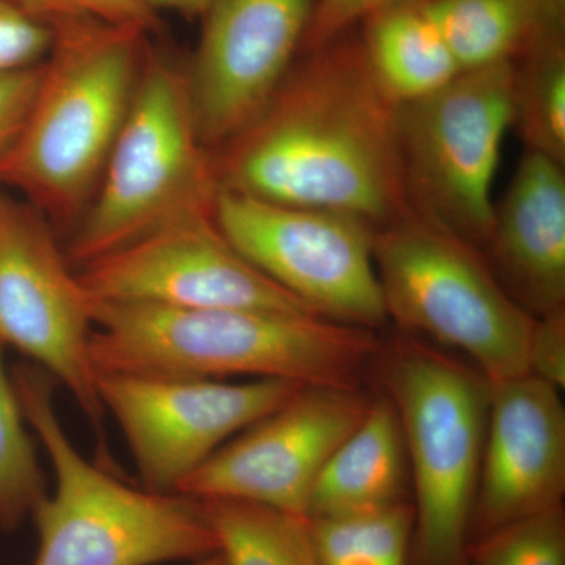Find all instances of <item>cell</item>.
Returning a JSON list of instances; mask_svg holds the SVG:
<instances>
[{
  "label": "cell",
  "instance_id": "7",
  "mask_svg": "<svg viewBox=\"0 0 565 565\" xmlns=\"http://www.w3.org/2000/svg\"><path fill=\"white\" fill-rule=\"evenodd\" d=\"M374 264L397 332L465 353L489 382L527 373L535 318L473 244L411 207L375 228Z\"/></svg>",
  "mask_w": 565,
  "mask_h": 565
},
{
  "label": "cell",
  "instance_id": "28",
  "mask_svg": "<svg viewBox=\"0 0 565 565\" xmlns=\"http://www.w3.org/2000/svg\"><path fill=\"white\" fill-rule=\"evenodd\" d=\"M527 373L565 388V308L535 318L527 351Z\"/></svg>",
  "mask_w": 565,
  "mask_h": 565
},
{
  "label": "cell",
  "instance_id": "25",
  "mask_svg": "<svg viewBox=\"0 0 565 565\" xmlns=\"http://www.w3.org/2000/svg\"><path fill=\"white\" fill-rule=\"evenodd\" d=\"M35 20L51 24L63 18H95L114 24L131 25L156 36L162 32V18L141 0H10Z\"/></svg>",
  "mask_w": 565,
  "mask_h": 565
},
{
  "label": "cell",
  "instance_id": "1",
  "mask_svg": "<svg viewBox=\"0 0 565 565\" xmlns=\"http://www.w3.org/2000/svg\"><path fill=\"white\" fill-rule=\"evenodd\" d=\"M218 189L359 215L375 228L411 210L397 106L356 29L300 52L266 107L212 151Z\"/></svg>",
  "mask_w": 565,
  "mask_h": 565
},
{
  "label": "cell",
  "instance_id": "10",
  "mask_svg": "<svg viewBox=\"0 0 565 565\" xmlns=\"http://www.w3.org/2000/svg\"><path fill=\"white\" fill-rule=\"evenodd\" d=\"M90 302L51 222L0 195V344L61 381L99 429Z\"/></svg>",
  "mask_w": 565,
  "mask_h": 565
},
{
  "label": "cell",
  "instance_id": "9",
  "mask_svg": "<svg viewBox=\"0 0 565 565\" xmlns=\"http://www.w3.org/2000/svg\"><path fill=\"white\" fill-rule=\"evenodd\" d=\"M214 215L248 263L316 315L374 332L390 323L375 273L373 223L225 189H218Z\"/></svg>",
  "mask_w": 565,
  "mask_h": 565
},
{
  "label": "cell",
  "instance_id": "18",
  "mask_svg": "<svg viewBox=\"0 0 565 565\" xmlns=\"http://www.w3.org/2000/svg\"><path fill=\"white\" fill-rule=\"evenodd\" d=\"M355 29L375 82L396 106L434 95L463 73L426 0L375 11Z\"/></svg>",
  "mask_w": 565,
  "mask_h": 565
},
{
  "label": "cell",
  "instance_id": "26",
  "mask_svg": "<svg viewBox=\"0 0 565 565\" xmlns=\"http://www.w3.org/2000/svg\"><path fill=\"white\" fill-rule=\"evenodd\" d=\"M51 25L10 0H0V73L40 65L51 47Z\"/></svg>",
  "mask_w": 565,
  "mask_h": 565
},
{
  "label": "cell",
  "instance_id": "29",
  "mask_svg": "<svg viewBox=\"0 0 565 565\" xmlns=\"http://www.w3.org/2000/svg\"><path fill=\"white\" fill-rule=\"evenodd\" d=\"M41 63L31 68L0 73V158L9 151L24 126L39 88Z\"/></svg>",
  "mask_w": 565,
  "mask_h": 565
},
{
  "label": "cell",
  "instance_id": "13",
  "mask_svg": "<svg viewBox=\"0 0 565 565\" xmlns=\"http://www.w3.org/2000/svg\"><path fill=\"white\" fill-rule=\"evenodd\" d=\"M370 401L362 386H300L277 411L218 448L177 493L266 505L307 519L316 479Z\"/></svg>",
  "mask_w": 565,
  "mask_h": 565
},
{
  "label": "cell",
  "instance_id": "11",
  "mask_svg": "<svg viewBox=\"0 0 565 565\" xmlns=\"http://www.w3.org/2000/svg\"><path fill=\"white\" fill-rule=\"evenodd\" d=\"M299 384L255 379L96 374L104 412L120 424L145 489L177 493L228 438L243 433L292 396Z\"/></svg>",
  "mask_w": 565,
  "mask_h": 565
},
{
  "label": "cell",
  "instance_id": "5",
  "mask_svg": "<svg viewBox=\"0 0 565 565\" xmlns=\"http://www.w3.org/2000/svg\"><path fill=\"white\" fill-rule=\"evenodd\" d=\"M217 193L185 58L150 40L136 98L98 188L66 234V258L79 269L167 223L214 211Z\"/></svg>",
  "mask_w": 565,
  "mask_h": 565
},
{
  "label": "cell",
  "instance_id": "3",
  "mask_svg": "<svg viewBox=\"0 0 565 565\" xmlns=\"http://www.w3.org/2000/svg\"><path fill=\"white\" fill-rule=\"evenodd\" d=\"M50 25L39 88L21 132L0 158V182L20 191L55 232L68 234L131 110L152 35L95 18Z\"/></svg>",
  "mask_w": 565,
  "mask_h": 565
},
{
  "label": "cell",
  "instance_id": "22",
  "mask_svg": "<svg viewBox=\"0 0 565 565\" xmlns=\"http://www.w3.org/2000/svg\"><path fill=\"white\" fill-rule=\"evenodd\" d=\"M307 522L321 565H411L415 511L408 501Z\"/></svg>",
  "mask_w": 565,
  "mask_h": 565
},
{
  "label": "cell",
  "instance_id": "2",
  "mask_svg": "<svg viewBox=\"0 0 565 565\" xmlns=\"http://www.w3.org/2000/svg\"><path fill=\"white\" fill-rule=\"evenodd\" d=\"M88 302L96 374L362 386L382 348L374 330L318 315Z\"/></svg>",
  "mask_w": 565,
  "mask_h": 565
},
{
  "label": "cell",
  "instance_id": "8",
  "mask_svg": "<svg viewBox=\"0 0 565 565\" xmlns=\"http://www.w3.org/2000/svg\"><path fill=\"white\" fill-rule=\"evenodd\" d=\"M512 63L463 71L445 88L397 106L408 202L482 250L493 181L512 128Z\"/></svg>",
  "mask_w": 565,
  "mask_h": 565
},
{
  "label": "cell",
  "instance_id": "20",
  "mask_svg": "<svg viewBox=\"0 0 565 565\" xmlns=\"http://www.w3.org/2000/svg\"><path fill=\"white\" fill-rule=\"evenodd\" d=\"M200 501L226 565H321L307 519L243 501Z\"/></svg>",
  "mask_w": 565,
  "mask_h": 565
},
{
  "label": "cell",
  "instance_id": "30",
  "mask_svg": "<svg viewBox=\"0 0 565 565\" xmlns=\"http://www.w3.org/2000/svg\"><path fill=\"white\" fill-rule=\"evenodd\" d=\"M152 13L161 17L162 11L180 14L185 20H202L215 0H141Z\"/></svg>",
  "mask_w": 565,
  "mask_h": 565
},
{
  "label": "cell",
  "instance_id": "16",
  "mask_svg": "<svg viewBox=\"0 0 565 565\" xmlns=\"http://www.w3.org/2000/svg\"><path fill=\"white\" fill-rule=\"evenodd\" d=\"M497 280L534 318L565 308V166L525 151L494 200L482 247Z\"/></svg>",
  "mask_w": 565,
  "mask_h": 565
},
{
  "label": "cell",
  "instance_id": "12",
  "mask_svg": "<svg viewBox=\"0 0 565 565\" xmlns=\"http://www.w3.org/2000/svg\"><path fill=\"white\" fill-rule=\"evenodd\" d=\"M76 273L104 302L316 315L228 243L214 211L167 223Z\"/></svg>",
  "mask_w": 565,
  "mask_h": 565
},
{
  "label": "cell",
  "instance_id": "21",
  "mask_svg": "<svg viewBox=\"0 0 565 565\" xmlns=\"http://www.w3.org/2000/svg\"><path fill=\"white\" fill-rule=\"evenodd\" d=\"M512 128L525 151L565 166V33L512 63Z\"/></svg>",
  "mask_w": 565,
  "mask_h": 565
},
{
  "label": "cell",
  "instance_id": "27",
  "mask_svg": "<svg viewBox=\"0 0 565 565\" xmlns=\"http://www.w3.org/2000/svg\"><path fill=\"white\" fill-rule=\"evenodd\" d=\"M411 2L422 0H316L302 51L311 50L337 39L341 33L352 31L375 11Z\"/></svg>",
  "mask_w": 565,
  "mask_h": 565
},
{
  "label": "cell",
  "instance_id": "24",
  "mask_svg": "<svg viewBox=\"0 0 565 565\" xmlns=\"http://www.w3.org/2000/svg\"><path fill=\"white\" fill-rule=\"evenodd\" d=\"M468 564L565 565L564 505L473 539Z\"/></svg>",
  "mask_w": 565,
  "mask_h": 565
},
{
  "label": "cell",
  "instance_id": "23",
  "mask_svg": "<svg viewBox=\"0 0 565 565\" xmlns=\"http://www.w3.org/2000/svg\"><path fill=\"white\" fill-rule=\"evenodd\" d=\"M46 494L35 446L0 352V531L17 530Z\"/></svg>",
  "mask_w": 565,
  "mask_h": 565
},
{
  "label": "cell",
  "instance_id": "6",
  "mask_svg": "<svg viewBox=\"0 0 565 565\" xmlns=\"http://www.w3.org/2000/svg\"><path fill=\"white\" fill-rule=\"evenodd\" d=\"M375 364L403 426L414 484L411 563L470 565L489 382L476 367L401 332L382 341Z\"/></svg>",
  "mask_w": 565,
  "mask_h": 565
},
{
  "label": "cell",
  "instance_id": "15",
  "mask_svg": "<svg viewBox=\"0 0 565 565\" xmlns=\"http://www.w3.org/2000/svg\"><path fill=\"white\" fill-rule=\"evenodd\" d=\"M564 493L565 408L559 390L530 373L489 382L470 542L559 508Z\"/></svg>",
  "mask_w": 565,
  "mask_h": 565
},
{
  "label": "cell",
  "instance_id": "31",
  "mask_svg": "<svg viewBox=\"0 0 565 565\" xmlns=\"http://www.w3.org/2000/svg\"><path fill=\"white\" fill-rule=\"evenodd\" d=\"M193 565H226L225 559L221 553H215V555H211L207 557H203V559L195 561Z\"/></svg>",
  "mask_w": 565,
  "mask_h": 565
},
{
  "label": "cell",
  "instance_id": "4",
  "mask_svg": "<svg viewBox=\"0 0 565 565\" xmlns=\"http://www.w3.org/2000/svg\"><path fill=\"white\" fill-rule=\"evenodd\" d=\"M25 423L55 473V490L33 511L39 552L32 565H156L218 553L202 501L134 489L71 444L54 405L52 379L36 364L11 371Z\"/></svg>",
  "mask_w": 565,
  "mask_h": 565
},
{
  "label": "cell",
  "instance_id": "19",
  "mask_svg": "<svg viewBox=\"0 0 565 565\" xmlns=\"http://www.w3.org/2000/svg\"><path fill=\"white\" fill-rule=\"evenodd\" d=\"M462 71L514 63L565 33V0H426Z\"/></svg>",
  "mask_w": 565,
  "mask_h": 565
},
{
  "label": "cell",
  "instance_id": "17",
  "mask_svg": "<svg viewBox=\"0 0 565 565\" xmlns=\"http://www.w3.org/2000/svg\"><path fill=\"white\" fill-rule=\"evenodd\" d=\"M407 448L396 408L385 393L371 397L363 418L323 465L308 501V519L374 511L405 500Z\"/></svg>",
  "mask_w": 565,
  "mask_h": 565
},
{
  "label": "cell",
  "instance_id": "14",
  "mask_svg": "<svg viewBox=\"0 0 565 565\" xmlns=\"http://www.w3.org/2000/svg\"><path fill=\"white\" fill-rule=\"evenodd\" d=\"M316 0H215L185 76L211 151L266 107L302 51Z\"/></svg>",
  "mask_w": 565,
  "mask_h": 565
}]
</instances>
